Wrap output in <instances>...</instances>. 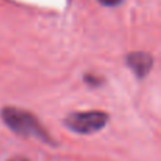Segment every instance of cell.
I'll return each instance as SVG.
<instances>
[{"instance_id": "6da1fadb", "label": "cell", "mask_w": 161, "mask_h": 161, "mask_svg": "<svg viewBox=\"0 0 161 161\" xmlns=\"http://www.w3.org/2000/svg\"><path fill=\"white\" fill-rule=\"evenodd\" d=\"M2 119L14 131L23 137H34V139L50 142V136L41 126V123L31 113L17 108L2 109Z\"/></svg>"}, {"instance_id": "7a4b0ae2", "label": "cell", "mask_w": 161, "mask_h": 161, "mask_svg": "<svg viewBox=\"0 0 161 161\" xmlns=\"http://www.w3.org/2000/svg\"><path fill=\"white\" fill-rule=\"evenodd\" d=\"M109 116L105 112L91 110V112H75L67 116L65 126L69 130L79 134H92L103 129L108 123Z\"/></svg>"}, {"instance_id": "3957f363", "label": "cell", "mask_w": 161, "mask_h": 161, "mask_svg": "<svg viewBox=\"0 0 161 161\" xmlns=\"http://www.w3.org/2000/svg\"><path fill=\"white\" fill-rule=\"evenodd\" d=\"M126 62L137 78H144L153 67V57L148 53H133L126 58Z\"/></svg>"}, {"instance_id": "277c9868", "label": "cell", "mask_w": 161, "mask_h": 161, "mask_svg": "<svg viewBox=\"0 0 161 161\" xmlns=\"http://www.w3.org/2000/svg\"><path fill=\"white\" fill-rule=\"evenodd\" d=\"M100 4L108 6V7H114V6H119L123 0H97Z\"/></svg>"}, {"instance_id": "5b68a950", "label": "cell", "mask_w": 161, "mask_h": 161, "mask_svg": "<svg viewBox=\"0 0 161 161\" xmlns=\"http://www.w3.org/2000/svg\"><path fill=\"white\" fill-rule=\"evenodd\" d=\"M13 161H24V160H13Z\"/></svg>"}]
</instances>
